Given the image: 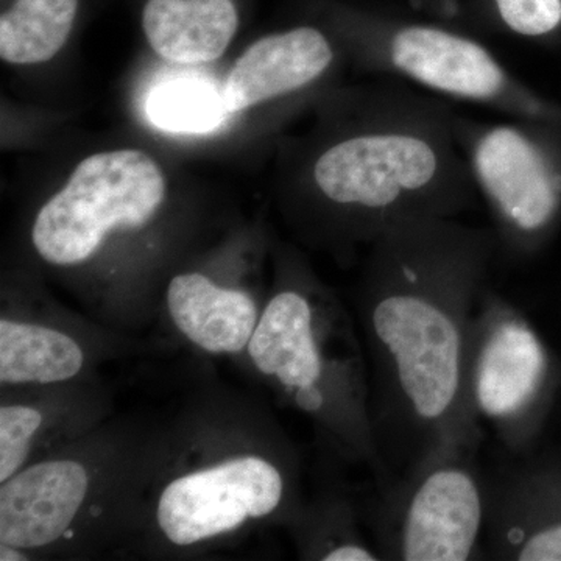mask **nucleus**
I'll return each mask as SVG.
<instances>
[{
	"label": "nucleus",
	"mask_w": 561,
	"mask_h": 561,
	"mask_svg": "<svg viewBox=\"0 0 561 561\" xmlns=\"http://www.w3.org/2000/svg\"><path fill=\"white\" fill-rule=\"evenodd\" d=\"M140 25L154 54L179 65L216 61L241 25L238 0H144Z\"/></svg>",
	"instance_id": "4468645a"
},
{
	"label": "nucleus",
	"mask_w": 561,
	"mask_h": 561,
	"mask_svg": "<svg viewBox=\"0 0 561 561\" xmlns=\"http://www.w3.org/2000/svg\"><path fill=\"white\" fill-rule=\"evenodd\" d=\"M251 364L319 421L350 459L386 478L371 416L370 371L341 306L301 272L268 300L247 346Z\"/></svg>",
	"instance_id": "7ed1b4c3"
},
{
	"label": "nucleus",
	"mask_w": 561,
	"mask_h": 561,
	"mask_svg": "<svg viewBox=\"0 0 561 561\" xmlns=\"http://www.w3.org/2000/svg\"><path fill=\"white\" fill-rule=\"evenodd\" d=\"M557 413H559V415L561 416V394H560L559 405H557Z\"/></svg>",
	"instance_id": "412c9836"
},
{
	"label": "nucleus",
	"mask_w": 561,
	"mask_h": 561,
	"mask_svg": "<svg viewBox=\"0 0 561 561\" xmlns=\"http://www.w3.org/2000/svg\"><path fill=\"white\" fill-rule=\"evenodd\" d=\"M81 0H9L0 14V57L9 65L50 61L68 43Z\"/></svg>",
	"instance_id": "dca6fc26"
},
{
	"label": "nucleus",
	"mask_w": 561,
	"mask_h": 561,
	"mask_svg": "<svg viewBox=\"0 0 561 561\" xmlns=\"http://www.w3.org/2000/svg\"><path fill=\"white\" fill-rule=\"evenodd\" d=\"M24 552V549L16 548V546L0 542V560L2 561L28 560V557H25Z\"/></svg>",
	"instance_id": "aec40b11"
},
{
	"label": "nucleus",
	"mask_w": 561,
	"mask_h": 561,
	"mask_svg": "<svg viewBox=\"0 0 561 561\" xmlns=\"http://www.w3.org/2000/svg\"><path fill=\"white\" fill-rule=\"evenodd\" d=\"M147 116L154 127L172 133H208L231 116L224 92L203 80H172L147 98Z\"/></svg>",
	"instance_id": "f3484780"
},
{
	"label": "nucleus",
	"mask_w": 561,
	"mask_h": 561,
	"mask_svg": "<svg viewBox=\"0 0 561 561\" xmlns=\"http://www.w3.org/2000/svg\"><path fill=\"white\" fill-rule=\"evenodd\" d=\"M481 443L449 440L381 481L373 534L381 560L476 559L486 524V485L476 467Z\"/></svg>",
	"instance_id": "423d86ee"
},
{
	"label": "nucleus",
	"mask_w": 561,
	"mask_h": 561,
	"mask_svg": "<svg viewBox=\"0 0 561 561\" xmlns=\"http://www.w3.org/2000/svg\"><path fill=\"white\" fill-rule=\"evenodd\" d=\"M456 136L500 250L529 257L545 249L561 224V124L457 114Z\"/></svg>",
	"instance_id": "0eeeda50"
},
{
	"label": "nucleus",
	"mask_w": 561,
	"mask_h": 561,
	"mask_svg": "<svg viewBox=\"0 0 561 561\" xmlns=\"http://www.w3.org/2000/svg\"><path fill=\"white\" fill-rule=\"evenodd\" d=\"M165 302L176 330L210 354L247 350L261 317L247 291L217 286L198 272L173 276Z\"/></svg>",
	"instance_id": "ddd939ff"
},
{
	"label": "nucleus",
	"mask_w": 561,
	"mask_h": 561,
	"mask_svg": "<svg viewBox=\"0 0 561 561\" xmlns=\"http://www.w3.org/2000/svg\"><path fill=\"white\" fill-rule=\"evenodd\" d=\"M287 494L283 465L245 454L169 482L158 500L157 523L173 545H197L275 515Z\"/></svg>",
	"instance_id": "1a4fd4ad"
},
{
	"label": "nucleus",
	"mask_w": 561,
	"mask_h": 561,
	"mask_svg": "<svg viewBox=\"0 0 561 561\" xmlns=\"http://www.w3.org/2000/svg\"><path fill=\"white\" fill-rule=\"evenodd\" d=\"M339 28L345 54L371 72L508 117L561 124L560 103L524 83L489 47L465 33L357 13L343 14Z\"/></svg>",
	"instance_id": "20e7f679"
},
{
	"label": "nucleus",
	"mask_w": 561,
	"mask_h": 561,
	"mask_svg": "<svg viewBox=\"0 0 561 561\" xmlns=\"http://www.w3.org/2000/svg\"><path fill=\"white\" fill-rule=\"evenodd\" d=\"M90 491L87 467L72 459L22 468L0 489V542L31 551L60 540Z\"/></svg>",
	"instance_id": "f8f14e48"
},
{
	"label": "nucleus",
	"mask_w": 561,
	"mask_h": 561,
	"mask_svg": "<svg viewBox=\"0 0 561 561\" xmlns=\"http://www.w3.org/2000/svg\"><path fill=\"white\" fill-rule=\"evenodd\" d=\"M440 99L381 83L330 113L297 173L302 208L332 242L370 247L404 221L459 217L478 190Z\"/></svg>",
	"instance_id": "f03ea898"
},
{
	"label": "nucleus",
	"mask_w": 561,
	"mask_h": 561,
	"mask_svg": "<svg viewBox=\"0 0 561 561\" xmlns=\"http://www.w3.org/2000/svg\"><path fill=\"white\" fill-rule=\"evenodd\" d=\"M165 194L164 172L147 151H99L79 162L65 186L44 203L33 221V247L51 265L83 264L111 232L146 227Z\"/></svg>",
	"instance_id": "6e6552de"
},
{
	"label": "nucleus",
	"mask_w": 561,
	"mask_h": 561,
	"mask_svg": "<svg viewBox=\"0 0 561 561\" xmlns=\"http://www.w3.org/2000/svg\"><path fill=\"white\" fill-rule=\"evenodd\" d=\"M561 394V360L511 301L486 287L476 306L463 367V401L513 457L537 449Z\"/></svg>",
	"instance_id": "39448f33"
},
{
	"label": "nucleus",
	"mask_w": 561,
	"mask_h": 561,
	"mask_svg": "<svg viewBox=\"0 0 561 561\" xmlns=\"http://www.w3.org/2000/svg\"><path fill=\"white\" fill-rule=\"evenodd\" d=\"M43 423V413L32 405L5 404L0 408V483L25 468L33 438Z\"/></svg>",
	"instance_id": "6ab92c4d"
},
{
	"label": "nucleus",
	"mask_w": 561,
	"mask_h": 561,
	"mask_svg": "<svg viewBox=\"0 0 561 561\" xmlns=\"http://www.w3.org/2000/svg\"><path fill=\"white\" fill-rule=\"evenodd\" d=\"M337 38L319 25H295L251 43L221 92L231 114L287 106L321 90L337 70Z\"/></svg>",
	"instance_id": "9b49d317"
},
{
	"label": "nucleus",
	"mask_w": 561,
	"mask_h": 561,
	"mask_svg": "<svg viewBox=\"0 0 561 561\" xmlns=\"http://www.w3.org/2000/svg\"><path fill=\"white\" fill-rule=\"evenodd\" d=\"M497 250L493 230L459 217L404 221L370 245L362 323L382 481L442 443L482 442L465 409V353Z\"/></svg>",
	"instance_id": "f257e3e1"
},
{
	"label": "nucleus",
	"mask_w": 561,
	"mask_h": 561,
	"mask_svg": "<svg viewBox=\"0 0 561 561\" xmlns=\"http://www.w3.org/2000/svg\"><path fill=\"white\" fill-rule=\"evenodd\" d=\"M485 485L491 556L561 561V446L515 457Z\"/></svg>",
	"instance_id": "9d476101"
},
{
	"label": "nucleus",
	"mask_w": 561,
	"mask_h": 561,
	"mask_svg": "<svg viewBox=\"0 0 561 561\" xmlns=\"http://www.w3.org/2000/svg\"><path fill=\"white\" fill-rule=\"evenodd\" d=\"M491 27L516 38L557 39L561 35V0H481Z\"/></svg>",
	"instance_id": "a211bd4d"
},
{
	"label": "nucleus",
	"mask_w": 561,
	"mask_h": 561,
	"mask_svg": "<svg viewBox=\"0 0 561 561\" xmlns=\"http://www.w3.org/2000/svg\"><path fill=\"white\" fill-rule=\"evenodd\" d=\"M84 364L79 342L43 324L0 320L2 386L57 383L76 378Z\"/></svg>",
	"instance_id": "2eb2a0df"
}]
</instances>
